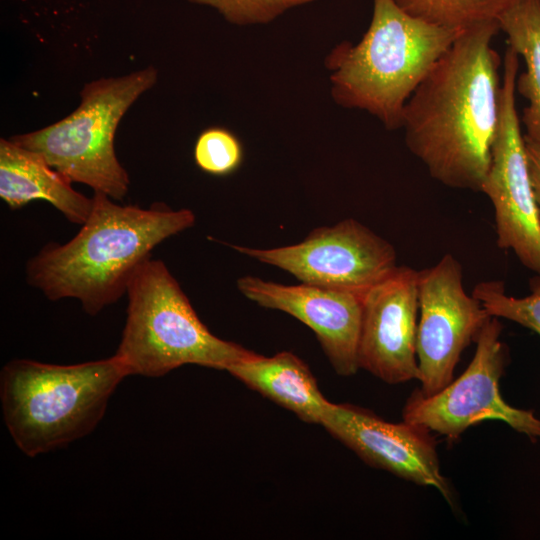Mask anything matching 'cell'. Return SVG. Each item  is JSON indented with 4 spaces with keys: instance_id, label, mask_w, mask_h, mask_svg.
<instances>
[{
    "instance_id": "cell-1",
    "label": "cell",
    "mask_w": 540,
    "mask_h": 540,
    "mask_svg": "<svg viewBox=\"0 0 540 540\" xmlns=\"http://www.w3.org/2000/svg\"><path fill=\"white\" fill-rule=\"evenodd\" d=\"M498 21L465 29L407 101L401 128L408 149L445 186L480 191L500 118Z\"/></svg>"
},
{
    "instance_id": "cell-2",
    "label": "cell",
    "mask_w": 540,
    "mask_h": 540,
    "mask_svg": "<svg viewBox=\"0 0 540 540\" xmlns=\"http://www.w3.org/2000/svg\"><path fill=\"white\" fill-rule=\"evenodd\" d=\"M195 214L165 203L120 205L101 192L79 232L44 245L26 264L28 284L49 300L77 299L95 316L127 292L137 268L164 240L194 226Z\"/></svg>"
},
{
    "instance_id": "cell-3",
    "label": "cell",
    "mask_w": 540,
    "mask_h": 540,
    "mask_svg": "<svg viewBox=\"0 0 540 540\" xmlns=\"http://www.w3.org/2000/svg\"><path fill=\"white\" fill-rule=\"evenodd\" d=\"M464 30L429 24L395 0H373L370 25L357 44H338L327 56L333 100L401 128L415 89Z\"/></svg>"
},
{
    "instance_id": "cell-4",
    "label": "cell",
    "mask_w": 540,
    "mask_h": 540,
    "mask_svg": "<svg viewBox=\"0 0 540 540\" xmlns=\"http://www.w3.org/2000/svg\"><path fill=\"white\" fill-rule=\"evenodd\" d=\"M127 376L115 355L72 365L11 360L0 374L6 428L29 457L61 448L95 429Z\"/></svg>"
},
{
    "instance_id": "cell-5",
    "label": "cell",
    "mask_w": 540,
    "mask_h": 540,
    "mask_svg": "<svg viewBox=\"0 0 540 540\" xmlns=\"http://www.w3.org/2000/svg\"><path fill=\"white\" fill-rule=\"evenodd\" d=\"M126 295L127 317L114 355L129 376L161 377L186 364L227 370L258 355L210 332L161 260L143 262Z\"/></svg>"
},
{
    "instance_id": "cell-6",
    "label": "cell",
    "mask_w": 540,
    "mask_h": 540,
    "mask_svg": "<svg viewBox=\"0 0 540 540\" xmlns=\"http://www.w3.org/2000/svg\"><path fill=\"white\" fill-rule=\"evenodd\" d=\"M156 81L157 70L150 66L125 76L89 82L80 92V105L71 114L11 140L41 154L71 182L121 201L130 180L115 153L116 130L130 106Z\"/></svg>"
},
{
    "instance_id": "cell-7",
    "label": "cell",
    "mask_w": 540,
    "mask_h": 540,
    "mask_svg": "<svg viewBox=\"0 0 540 540\" xmlns=\"http://www.w3.org/2000/svg\"><path fill=\"white\" fill-rule=\"evenodd\" d=\"M502 325L491 317L476 338V350L466 370L435 394L415 389L402 410L403 421L456 441L470 427L499 420L531 441L540 439V419L532 410L515 408L502 398L499 381L508 360L500 340Z\"/></svg>"
},
{
    "instance_id": "cell-8",
    "label": "cell",
    "mask_w": 540,
    "mask_h": 540,
    "mask_svg": "<svg viewBox=\"0 0 540 540\" xmlns=\"http://www.w3.org/2000/svg\"><path fill=\"white\" fill-rule=\"evenodd\" d=\"M500 118L491 162L481 187L494 208L497 244L540 276V212L527 163L524 134L516 109L519 56L510 46L503 57Z\"/></svg>"
},
{
    "instance_id": "cell-9",
    "label": "cell",
    "mask_w": 540,
    "mask_h": 540,
    "mask_svg": "<svg viewBox=\"0 0 540 540\" xmlns=\"http://www.w3.org/2000/svg\"><path fill=\"white\" fill-rule=\"evenodd\" d=\"M240 254L280 268L301 283L364 294L397 267L394 247L349 218L316 228L300 243L259 249L231 245Z\"/></svg>"
},
{
    "instance_id": "cell-10",
    "label": "cell",
    "mask_w": 540,
    "mask_h": 540,
    "mask_svg": "<svg viewBox=\"0 0 540 540\" xmlns=\"http://www.w3.org/2000/svg\"><path fill=\"white\" fill-rule=\"evenodd\" d=\"M418 299V389L429 396L452 382L462 352L492 316L465 291L462 266L450 253L418 271Z\"/></svg>"
},
{
    "instance_id": "cell-11",
    "label": "cell",
    "mask_w": 540,
    "mask_h": 540,
    "mask_svg": "<svg viewBox=\"0 0 540 540\" xmlns=\"http://www.w3.org/2000/svg\"><path fill=\"white\" fill-rule=\"evenodd\" d=\"M418 270L398 266L362 299L358 366L388 384L418 380Z\"/></svg>"
},
{
    "instance_id": "cell-12",
    "label": "cell",
    "mask_w": 540,
    "mask_h": 540,
    "mask_svg": "<svg viewBox=\"0 0 540 540\" xmlns=\"http://www.w3.org/2000/svg\"><path fill=\"white\" fill-rule=\"evenodd\" d=\"M320 425L367 464L414 484L432 487L451 502L436 442L426 428L405 421L387 422L363 408L330 401Z\"/></svg>"
},
{
    "instance_id": "cell-13",
    "label": "cell",
    "mask_w": 540,
    "mask_h": 540,
    "mask_svg": "<svg viewBox=\"0 0 540 540\" xmlns=\"http://www.w3.org/2000/svg\"><path fill=\"white\" fill-rule=\"evenodd\" d=\"M237 289L259 306L285 312L307 325L338 375L353 376L359 370L364 294L305 283L283 285L249 275L237 280Z\"/></svg>"
},
{
    "instance_id": "cell-14",
    "label": "cell",
    "mask_w": 540,
    "mask_h": 540,
    "mask_svg": "<svg viewBox=\"0 0 540 540\" xmlns=\"http://www.w3.org/2000/svg\"><path fill=\"white\" fill-rule=\"evenodd\" d=\"M71 184L38 152L11 139L0 140V197L10 209L44 200L69 222L82 225L92 211L93 197L76 191Z\"/></svg>"
},
{
    "instance_id": "cell-15",
    "label": "cell",
    "mask_w": 540,
    "mask_h": 540,
    "mask_svg": "<svg viewBox=\"0 0 540 540\" xmlns=\"http://www.w3.org/2000/svg\"><path fill=\"white\" fill-rule=\"evenodd\" d=\"M226 371L302 421L320 425L329 401L322 395L307 364L295 354L289 351L271 357L258 354Z\"/></svg>"
},
{
    "instance_id": "cell-16",
    "label": "cell",
    "mask_w": 540,
    "mask_h": 540,
    "mask_svg": "<svg viewBox=\"0 0 540 540\" xmlns=\"http://www.w3.org/2000/svg\"><path fill=\"white\" fill-rule=\"evenodd\" d=\"M508 46L524 60L515 89L528 104L523 109L524 136L540 144V0H518L498 19Z\"/></svg>"
},
{
    "instance_id": "cell-17",
    "label": "cell",
    "mask_w": 540,
    "mask_h": 540,
    "mask_svg": "<svg viewBox=\"0 0 540 540\" xmlns=\"http://www.w3.org/2000/svg\"><path fill=\"white\" fill-rule=\"evenodd\" d=\"M518 0H395L411 16L436 26L465 30L499 17Z\"/></svg>"
},
{
    "instance_id": "cell-18",
    "label": "cell",
    "mask_w": 540,
    "mask_h": 540,
    "mask_svg": "<svg viewBox=\"0 0 540 540\" xmlns=\"http://www.w3.org/2000/svg\"><path fill=\"white\" fill-rule=\"evenodd\" d=\"M531 293L522 298L507 295L503 281L478 283L472 295L492 317L505 318L536 332L540 336V276L530 280Z\"/></svg>"
},
{
    "instance_id": "cell-19",
    "label": "cell",
    "mask_w": 540,
    "mask_h": 540,
    "mask_svg": "<svg viewBox=\"0 0 540 540\" xmlns=\"http://www.w3.org/2000/svg\"><path fill=\"white\" fill-rule=\"evenodd\" d=\"M243 157V146L239 138L222 127L205 129L195 142V163L211 175L225 176L235 172L242 164Z\"/></svg>"
},
{
    "instance_id": "cell-20",
    "label": "cell",
    "mask_w": 540,
    "mask_h": 540,
    "mask_svg": "<svg viewBox=\"0 0 540 540\" xmlns=\"http://www.w3.org/2000/svg\"><path fill=\"white\" fill-rule=\"evenodd\" d=\"M215 8L223 17L237 25L266 24L287 10L315 0H189Z\"/></svg>"
},
{
    "instance_id": "cell-21",
    "label": "cell",
    "mask_w": 540,
    "mask_h": 540,
    "mask_svg": "<svg viewBox=\"0 0 540 540\" xmlns=\"http://www.w3.org/2000/svg\"><path fill=\"white\" fill-rule=\"evenodd\" d=\"M524 139L530 180L540 212V144L535 143L525 136Z\"/></svg>"
}]
</instances>
